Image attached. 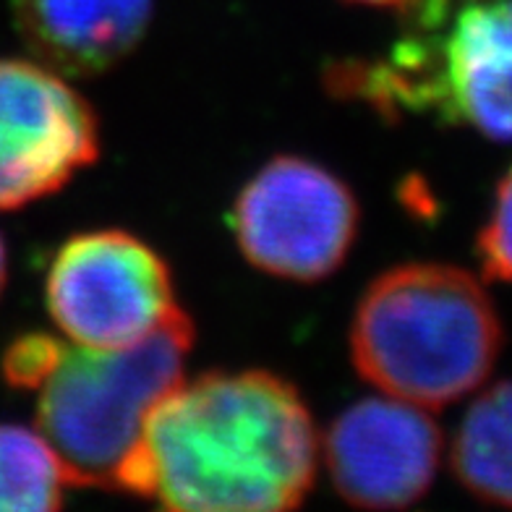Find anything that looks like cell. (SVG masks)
<instances>
[{
    "mask_svg": "<svg viewBox=\"0 0 512 512\" xmlns=\"http://www.w3.org/2000/svg\"><path fill=\"white\" fill-rule=\"evenodd\" d=\"M6 280H8V254H6V243H3V238H0V296H3Z\"/></svg>",
    "mask_w": 512,
    "mask_h": 512,
    "instance_id": "15",
    "label": "cell"
},
{
    "mask_svg": "<svg viewBox=\"0 0 512 512\" xmlns=\"http://www.w3.org/2000/svg\"><path fill=\"white\" fill-rule=\"evenodd\" d=\"M61 353L63 345L50 335L32 332L19 337L3 356V377L16 390H37L61 361Z\"/></svg>",
    "mask_w": 512,
    "mask_h": 512,
    "instance_id": "13",
    "label": "cell"
},
{
    "mask_svg": "<svg viewBox=\"0 0 512 512\" xmlns=\"http://www.w3.org/2000/svg\"><path fill=\"white\" fill-rule=\"evenodd\" d=\"M21 40L66 79L108 74L139 48L152 0H14Z\"/></svg>",
    "mask_w": 512,
    "mask_h": 512,
    "instance_id": "9",
    "label": "cell"
},
{
    "mask_svg": "<svg viewBox=\"0 0 512 512\" xmlns=\"http://www.w3.org/2000/svg\"><path fill=\"white\" fill-rule=\"evenodd\" d=\"M390 53L330 68L335 95L512 142V0H413Z\"/></svg>",
    "mask_w": 512,
    "mask_h": 512,
    "instance_id": "3",
    "label": "cell"
},
{
    "mask_svg": "<svg viewBox=\"0 0 512 512\" xmlns=\"http://www.w3.org/2000/svg\"><path fill=\"white\" fill-rule=\"evenodd\" d=\"M319 434L301 392L270 371L173 384L118 465L113 492L189 512L298 507L317 481Z\"/></svg>",
    "mask_w": 512,
    "mask_h": 512,
    "instance_id": "1",
    "label": "cell"
},
{
    "mask_svg": "<svg viewBox=\"0 0 512 512\" xmlns=\"http://www.w3.org/2000/svg\"><path fill=\"white\" fill-rule=\"evenodd\" d=\"M348 3H356V6H371V8H400L411 6L413 0H348Z\"/></svg>",
    "mask_w": 512,
    "mask_h": 512,
    "instance_id": "14",
    "label": "cell"
},
{
    "mask_svg": "<svg viewBox=\"0 0 512 512\" xmlns=\"http://www.w3.org/2000/svg\"><path fill=\"white\" fill-rule=\"evenodd\" d=\"M502 322L484 285L452 264H400L371 280L351 324L366 382L439 411L479 390L502 351Z\"/></svg>",
    "mask_w": 512,
    "mask_h": 512,
    "instance_id": "2",
    "label": "cell"
},
{
    "mask_svg": "<svg viewBox=\"0 0 512 512\" xmlns=\"http://www.w3.org/2000/svg\"><path fill=\"white\" fill-rule=\"evenodd\" d=\"M361 209L332 170L296 155L264 165L238 194L233 230L256 270L293 283H319L345 262Z\"/></svg>",
    "mask_w": 512,
    "mask_h": 512,
    "instance_id": "6",
    "label": "cell"
},
{
    "mask_svg": "<svg viewBox=\"0 0 512 512\" xmlns=\"http://www.w3.org/2000/svg\"><path fill=\"white\" fill-rule=\"evenodd\" d=\"M71 473L48 439L19 424H0V512H45L63 505Z\"/></svg>",
    "mask_w": 512,
    "mask_h": 512,
    "instance_id": "11",
    "label": "cell"
},
{
    "mask_svg": "<svg viewBox=\"0 0 512 512\" xmlns=\"http://www.w3.org/2000/svg\"><path fill=\"white\" fill-rule=\"evenodd\" d=\"M442 432L426 408L366 398L332 421L324 463L337 494L366 510H400L424 497L439 471Z\"/></svg>",
    "mask_w": 512,
    "mask_h": 512,
    "instance_id": "8",
    "label": "cell"
},
{
    "mask_svg": "<svg viewBox=\"0 0 512 512\" xmlns=\"http://www.w3.org/2000/svg\"><path fill=\"white\" fill-rule=\"evenodd\" d=\"M45 301L71 343L97 351L139 343L181 309L168 262L126 230L68 238L50 264Z\"/></svg>",
    "mask_w": 512,
    "mask_h": 512,
    "instance_id": "5",
    "label": "cell"
},
{
    "mask_svg": "<svg viewBox=\"0 0 512 512\" xmlns=\"http://www.w3.org/2000/svg\"><path fill=\"white\" fill-rule=\"evenodd\" d=\"M191 345L194 322L183 309L128 348L63 345L61 361L37 387V426L74 486L113 489L152 405L183 379Z\"/></svg>",
    "mask_w": 512,
    "mask_h": 512,
    "instance_id": "4",
    "label": "cell"
},
{
    "mask_svg": "<svg viewBox=\"0 0 512 512\" xmlns=\"http://www.w3.org/2000/svg\"><path fill=\"white\" fill-rule=\"evenodd\" d=\"M479 256L489 280L512 285V168L499 181L492 215L479 233Z\"/></svg>",
    "mask_w": 512,
    "mask_h": 512,
    "instance_id": "12",
    "label": "cell"
},
{
    "mask_svg": "<svg viewBox=\"0 0 512 512\" xmlns=\"http://www.w3.org/2000/svg\"><path fill=\"white\" fill-rule=\"evenodd\" d=\"M452 471L489 505L512 507V379L473 400L452 442Z\"/></svg>",
    "mask_w": 512,
    "mask_h": 512,
    "instance_id": "10",
    "label": "cell"
},
{
    "mask_svg": "<svg viewBox=\"0 0 512 512\" xmlns=\"http://www.w3.org/2000/svg\"><path fill=\"white\" fill-rule=\"evenodd\" d=\"M100 157V121L66 76L0 58V209L61 191Z\"/></svg>",
    "mask_w": 512,
    "mask_h": 512,
    "instance_id": "7",
    "label": "cell"
}]
</instances>
